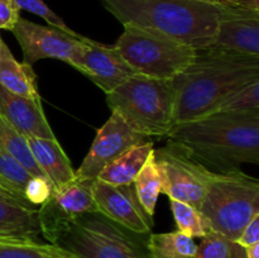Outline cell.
Returning a JSON list of instances; mask_svg holds the SVG:
<instances>
[{"instance_id":"obj_16","label":"cell","mask_w":259,"mask_h":258,"mask_svg":"<svg viewBox=\"0 0 259 258\" xmlns=\"http://www.w3.org/2000/svg\"><path fill=\"white\" fill-rule=\"evenodd\" d=\"M35 163L52 182L53 187L61 186L75 177L70 158L56 138L24 137Z\"/></svg>"},{"instance_id":"obj_36","label":"cell","mask_w":259,"mask_h":258,"mask_svg":"<svg viewBox=\"0 0 259 258\" xmlns=\"http://www.w3.org/2000/svg\"><path fill=\"white\" fill-rule=\"evenodd\" d=\"M2 40H3V39H2V37H0V43H2Z\"/></svg>"},{"instance_id":"obj_31","label":"cell","mask_w":259,"mask_h":258,"mask_svg":"<svg viewBox=\"0 0 259 258\" xmlns=\"http://www.w3.org/2000/svg\"><path fill=\"white\" fill-rule=\"evenodd\" d=\"M235 242L243 248H248L250 245L258 244L259 243V214L255 215L247 225Z\"/></svg>"},{"instance_id":"obj_23","label":"cell","mask_w":259,"mask_h":258,"mask_svg":"<svg viewBox=\"0 0 259 258\" xmlns=\"http://www.w3.org/2000/svg\"><path fill=\"white\" fill-rule=\"evenodd\" d=\"M30 177L32 175L17 159L0 147V187L22 204L34 207L24 197L25 185Z\"/></svg>"},{"instance_id":"obj_13","label":"cell","mask_w":259,"mask_h":258,"mask_svg":"<svg viewBox=\"0 0 259 258\" xmlns=\"http://www.w3.org/2000/svg\"><path fill=\"white\" fill-rule=\"evenodd\" d=\"M72 67L88 76L105 94L137 75L115 46L103 45L93 39L83 46Z\"/></svg>"},{"instance_id":"obj_3","label":"cell","mask_w":259,"mask_h":258,"mask_svg":"<svg viewBox=\"0 0 259 258\" xmlns=\"http://www.w3.org/2000/svg\"><path fill=\"white\" fill-rule=\"evenodd\" d=\"M123 25L159 30L195 50L214 42L218 23L230 5L200 0H101Z\"/></svg>"},{"instance_id":"obj_33","label":"cell","mask_w":259,"mask_h":258,"mask_svg":"<svg viewBox=\"0 0 259 258\" xmlns=\"http://www.w3.org/2000/svg\"><path fill=\"white\" fill-rule=\"evenodd\" d=\"M245 255L247 258H259V243L245 248Z\"/></svg>"},{"instance_id":"obj_1","label":"cell","mask_w":259,"mask_h":258,"mask_svg":"<svg viewBox=\"0 0 259 258\" xmlns=\"http://www.w3.org/2000/svg\"><path fill=\"white\" fill-rule=\"evenodd\" d=\"M258 80L259 56L214 46L196 50L194 62L172 80L174 125L217 113L230 96Z\"/></svg>"},{"instance_id":"obj_2","label":"cell","mask_w":259,"mask_h":258,"mask_svg":"<svg viewBox=\"0 0 259 258\" xmlns=\"http://www.w3.org/2000/svg\"><path fill=\"white\" fill-rule=\"evenodd\" d=\"M166 137L217 174L240 171L243 163H259V110L218 111L175 124Z\"/></svg>"},{"instance_id":"obj_14","label":"cell","mask_w":259,"mask_h":258,"mask_svg":"<svg viewBox=\"0 0 259 258\" xmlns=\"http://www.w3.org/2000/svg\"><path fill=\"white\" fill-rule=\"evenodd\" d=\"M211 46L242 55L259 56V12L228 7L218 23Z\"/></svg>"},{"instance_id":"obj_20","label":"cell","mask_w":259,"mask_h":258,"mask_svg":"<svg viewBox=\"0 0 259 258\" xmlns=\"http://www.w3.org/2000/svg\"><path fill=\"white\" fill-rule=\"evenodd\" d=\"M147 245L152 258H196L197 244L194 238L180 230L149 233Z\"/></svg>"},{"instance_id":"obj_7","label":"cell","mask_w":259,"mask_h":258,"mask_svg":"<svg viewBox=\"0 0 259 258\" xmlns=\"http://www.w3.org/2000/svg\"><path fill=\"white\" fill-rule=\"evenodd\" d=\"M199 210L211 232L235 242L259 214V181L242 171L215 174Z\"/></svg>"},{"instance_id":"obj_17","label":"cell","mask_w":259,"mask_h":258,"mask_svg":"<svg viewBox=\"0 0 259 258\" xmlns=\"http://www.w3.org/2000/svg\"><path fill=\"white\" fill-rule=\"evenodd\" d=\"M37 211L35 207L0 195V237L37 239L42 235Z\"/></svg>"},{"instance_id":"obj_28","label":"cell","mask_w":259,"mask_h":258,"mask_svg":"<svg viewBox=\"0 0 259 258\" xmlns=\"http://www.w3.org/2000/svg\"><path fill=\"white\" fill-rule=\"evenodd\" d=\"M15 3H17L20 10H27V12L33 13V14L43 18L48 23V25H52V27L58 28V29L65 30V32L70 33V34L78 35V33L68 28L67 24L56 13H53L43 0H15Z\"/></svg>"},{"instance_id":"obj_11","label":"cell","mask_w":259,"mask_h":258,"mask_svg":"<svg viewBox=\"0 0 259 258\" xmlns=\"http://www.w3.org/2000/svg\"><path fill=\"white\" fill-rule=\"evenodd\" d=\"M94 181L95 179L73 177L66 184L53 187L50 197L37 211L40 234L45 239L75 218L98 211L93 194Z\"/></svg>"},{"instance_id":"obj_10","label":"cell","mask_w":259,"mask_h":258,"mask_svg":"<svg viewBox=\"0 0 259 258\" xmlns=\"http://www.w3.org/2000/svg\"><path fill=\"white\" fill-rule=\"evenodd\" d=\"M149 137L134 131L118 113L111 115L96 132L95 139L82 163L75 169L77 179H96L109 163L134 146L148 142Z\"/></svg>"},{"instance_id":"obj_29","label":"cell","mask_w":259,"mask_h":258,"mask_svg":"<svg viewBox=\"0 0 259 258\" xmlns=\"http://www.w3.org/2000/svg\"><path fill=\"white\" fill-rule=\"evenodd\" d=\"M53 190L52 182L47 176H32L25 185L24 197L30 205H42Z\"/></svg>"},{"instance_id":"obj_21","label":"cell","mask_w":259,"mask_h":258,"mask_svg":"<svg viewBox=\"0 0 259 258\" xmlns=\"http://www.w3.org/2000/svg\"><path fill=\"white\" fill-rule=\"evenodd\" d=\"M0 258H70L52 243L30 238H0Z\"/></svg>"},{"instance_id":"obj_34","label":"cell","mask_w":259,"mask_h":258,"mask_svg":"<svg viewBox=\"0 0 259 258\" xmlns=\"http://www.w3.org/2000/svg\"><path fill=\"white\" fill-rule=\"evenodd\" d=\"M200 2L210 3V4H222V2H220V0H200Z\"/></svg>"},{"instance_id":"obj_18","label":"cell","mask_w":259,"mask_h":258,"mask_svg":"<svg viewBox=\"0 0 259 258\" xmlns=\"http://www.w3.org/2000/svg\"><path fill=\"white\" fill-rule=\"evenodd\" d=\"M37 75L32 66L19 62L10 52L4 40L0 43V85L5 90L24 96V98H40L37 89Z\"/></svg>"},{"instance_id":"obj_24","label":"cell","mask_w":259,"mask_h":258,"mask_svg":"<svg viewBox=\"0 0 259 258\" xmlns=\"http://www.w3.org/2000/svg\"><path fill=\"white\" fill-rule=\"evenodd\" d=\"M0 147L14 157L32 176H45L33 158L27 141L0 115Z\"/></svg>"},{"instance_id":"obj_35","label":"cell","mask_w":259,"mask_h":258,"mask_svg":"<svg viewBox=\"0 0 259 258\" xmlns=\"http://www.w3.org/2000/svg\"><path fill=\"white\" fill-rule=\"evenodd\" d=\"M0 195H2V196H9V197H12L9 194H8V192H5L4 190L2 189V187H0ZM13 199H14V197H13Z\"/></svg>"},{"instance_id":"obj_6","label":"cell","mask_w":259,"mask_h":258,"mask_svg":"<svg viewBox=\"0 0 259 258\" xmlns=\"http://www.w3.org/2000/svg\"><path fill=\"white\" fill-rule=\"evenodd\" d=\"M115 47L139 75L174 80L195 61L196 50L159 30L124 25Z\"/></svg>"},{"instance_id":"obj_19","label":"cell","mask_w":259,"mask_h":258,"mask_svg":"<svg viewBox=\"0 0 259 258\" xmlns=\"http://www.w3.org/2000/svg\"><path fill=\"white\" fill-rule=\"evenodd\" d=\"M153 151L152 141L134 146L109 163L96 179L109 185L132 184Z\"/></svg>"},{"instance_id":"obj_12","label":"cell","mask_w":259,"mask_h":258,"mask_svg":"<svg viewBox=\"0 0 259 258\" xmlns=\"http://www.w3.org/2000/svg\"><path fill=\"white\" fill-rule=\"evenodd\" d=\"M93 194L96 209L104 217L136 233H151L154 219L139 202L133 182L126 185H109L95 179Z\"/></svg>"},{"instance_id":"obj_30","label":"cell","mask_w":259,"mask_h":258,"mask_svg":"<svg viewBox=\"0 0 259 258\" xmlns=\"http://www.w3.org/2000/svg\"><path fill=\"white\" fill-rule=\"evenodd\" d=\"M20 19V9L15 0H0V29L12 32Z\"/></svg>"},{"instance_id":"obj_27","label":"cell","mask_w":259,"mask_h":258,"mask_svg":"<svg viewBox=\"0 0 259 258\" xmlns=\"http://www.w3.org/2000/svg\"><path fill=\"white\" fill-rule=\"evenodd\" d=\"M253 110H259V80L235 93L218 109L219 113H244Z\"/></svg>"},{"instance_id":"obj_25","label":"cell","mask_w":259,"mask_h":258,"mask_svg":"<svg viewBox=\"0 0 259 258\" xmlns=\"http://www.w3.org/2000/svg\"><path fill=\"white\" fill-rule=\"evenodd\" d=\"M171 210L176 222L177 230L191 238H202L211 232L206 218L200 210L179 200H169Z\"/></svg>"},{"instance_id":"obj_4","label":"cell","mask_w":259,"mask_h":258,"mask_svg":"<svg viewBox=\"0 0 259 258\" xmlns=\"http://www.w3.org/2000/svg\"><path fill=\"white\" fill-rule=\"evenodd\" d=\"M148 235L94 211L75 218L46 240L70 258H152L147 245Z\"/></svg>"},{"instance_id":"obj_22","label":"cell","mask_w":259,"mask_h":258,"mask_svg":"<svg viewBox=\"0 0 259 258\" xmlns=\"http://www.w3.org/2000/svg\"><path fill=\"white\" fill-rule=\"evenodd\" d=\"M139 202L153 217L158 196L162 194V179L154 159V151L149 154L144 166L133 181Z\"/></svg>"},{"instance_id":"obj_8","label":"cell","mask_w":259,"mask_h":258,"mask_svg":"<svg viewBox=\"0 0 259 258\" xmlns=\"http://www.w3.org/2000/svg\"><path fill=\"white\" fill-rule=\"evenodd\" d=\"M154 159L162 179V194L199 210L217 172L210 171L174 142L154 149Z\"/></svg>"},{"instance_id":"obj_32","label":"cell","mask_w":259,"mask_h":258,"mask_svg":"<svg viewBox=\"0 0 259 258\" xmlns=\"http://www.w3.org/2000/svg\"><path fill=\"white\" fill-rule=\"evenodd\" d=\"M222 4L259 12V0H220Z\"/></svg>"},{"instance_id":"obj_9","label":"cell","mask_w":259,"mask_h":258,"mask_svg":"<svg viewBox=\"0 0 259 258\" xmlns=\"http://www.w3.org/2000/svg\"><path fill=\"white\" fill-rule=\"evenodd\" d=\"M12 33L22 47L23 62L33 66L43 58H55L73 65L90 38L73 35L52 25H40L20 17Z\"/></svg>"},{"instance_id":"obj_5","label":"cell","mask_w":259,"mask_h":258,"mask_svg":"<svg viewBox=\"0 0 259 258\" xmlns=\"http://www.w3.org/2000/svg\"><path fill=\"white\" fill-rule=\"evenodd\" d=\"M174 81L132 76L106 94V104L134 131L147 137H166L174 126Z\"/></svg>"},{"instance_id":"obj_26","label":"cell","mask_w":259,"mask_h":258,"mask_svg":"<svg viewBox=\"0 0 259 258\" xmlns=\"http://www.w3.org/2000/svg\"><path fill=\"white\" fill-rule=\"evenodd\" d=\"M197 245L196 258H247L245 248L217 232H209Z\"/></svg>"},{"instance_id":"obj_15","label":"cell","mask_w":259,"mask_h":258,"mask_svg":"<svg viewBox=\"0 0 259 258\" xmlns=\"http://www.w3.org/2000/svg\"><path fill=\"white\" fill-rule=\"evenodd\" d=\"M0 115L23 137L56 138L43 110L40 98L15 95L0 85Z\"/></svg>"}]
</instances>
